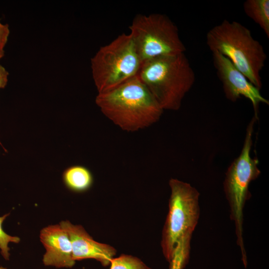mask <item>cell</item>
I'll return each instance as SVG.
<instances>
[{"instance_id": "1", "label": "cell", "mask_w": 269, "mask_h": 269, "mask_svg": "<svg viewBox=\"0 0 269 269\" xmlns=\"http://www.w3.org/2000/svg\"><path fill=\"white\" fill-rule=\"evenodd\" d=\"M95 102L106 117L127 132L150 126L159 120L163 111L137 75L99 93Z\"/></svg>"}, {"instance_id": "2", "label": "cell", "mask_w": 269, "mask_h": 269, "mask_svg": "<svg viewBox=\"0 0 269 269\" xmlns=\"http://www.w3.org/2000/svg\"><path fill=\"white\" fill-rule=\"evenodd\" d=\"M206 40L212 52L227 58L251 83L261 89V72L267 55L249 29L239 22L225 19L207 32Z\"/></svg>"}, {"instance_id": "3", "label": "cell", "mask_w": 269, "mask_h": 269, "mask_svg": "<svg viewBox=\"0 0 269 269\" xmlns=\"http://www.w3.org/2000/svg\"><path fill=\"white\" fill-rule=\"evenodd\" d=\"M137 75L163 110H178L195 81V73L184 53L145 61Z\"/></svg>"}, {"instance_id": "4", "label": "cell", "mask_w": 269, "mask_h": 269, "mask_svg": "<svg viewBox=\"0 0 269 269\" xmlns=\"http://www.w3.org/2000/svg\"><path fill=\"white\" fill-rule=\"evenodd\" d=\"M256 121L254 117L248 125L241 152L228 167L223 183L230 209V218L235 223L237 244L240 248L245 267L247 259L243 240V209L246 201L251 196L250 184L261 174L258 159L251 156L254 126Z\"/></svg>"}, {"instance_id": "5", "label": "cell", "mask_w": 269, "mask_h": 269, "mask_svg": "<svg viewBox=\"0 0 269 269\" xmlns=\"http://www.w3.org/2000/svg\"><path fill=\"white\" fill-rule=\"evenodd\" d=\"M141 64L130 33H123L101 47L91 59L92 76L98 93L136 76Z\"/></svg>"}, {"instance_id": "6", "label": "cell", "mask_w": 269, "mask_h": 269, "mask_svg": "<svg viewBox=\"0 0 269 269\" xmlns=\"http://www.w3.org/2000/svg\"><path fill=\"white\" fill-rule=\"evenodd\" d=\"M169 185V209L161 241L163 255L168 262L181 238L192 234L200 216L198 191L189 183L176 178H171Z\"/></svg>"}, {"instance_id": "7", "label": "cell", "mask_w": 269, "mask_h": 269, "mask_svg": "<svg viewBox=\"0 0 269 269\" xmlns=\"http://www.w3.org/2000/svg\"><path fill=\"white\" fill-rule=\"evenodd\" d=\"M141 63L152 58L184 53L176 25L166 15L137 14L129 26Z\"/></svg>"}, {"instance_id": "8", "label": "cell", "mask_w": 269, "mask_h": 269, "mask_svg": "<svg viewBox=\"0 0 269 269\" xmlns=\"http://www.w3.org/2000/svg\"><path fill=\"white\" fill-rule=\"evenodd\" d=\"M212 56L214 66L226 98L233 102L241 97L249 100L254 110V117L258 120L259 105H269V101L227 58L217 52H213Z\"/></svg>"}, {"instance_id": "9", "label": "cell", "mask_w": 269, "mask_h": 269, "mask_svg": "<svg viewBox=\"0 0 269 269\" xmlns=\"http://www.w3.org/2000/svg\"><path fill=\"white\" fill-rule=\"evenodd\" d=\"M59 225L69 236L75 261L91 259L104 267L110 265L117 253L115 248L94 240L81 225H74L68 220L60 222Z\"/></svg>"}, {"instance_id": "10", "label": "cell", "mask_w": 269, "mask_h": 269, "mask_svg": "<svg viewBox=\"0 0 269 269\" xmlns=\"http://www.w3.org/2000/svg\"><path fill=\"white\" fill-rule=\"evenodd\" d=\"M40 240L45 249L42 258L45 266L57 268H70L76 261L72 257V248L69 236L59 225L43 228L40 233Z\"/></svg>"}, {"instance_id": "11", "label": "cell", "mask_w": 269, "mask_h": 269, "mask_svg": "<svg viewBox=\"0 0 269 269\" xmlns=\"http://www.w3.org/2000/svg\"><path fill=\"white\" fill-rule=\"evenodd\" d=\"M62 177L65 186L75 192L87 191L93 183L92 173L87 167L82 165L69 167L63 172Z\"/></svg>"}, {"instance_id": "12", "label": "cell", "mask_w": 269, "mask_h": 269, "mask_svg": "<svg viewBox=\"0 0 269 269\" xmlns=\"http://www.w3.org/2000/svg\"><path fill=\"white\" fill-rule=\"evenodd\" d=\"M246 14L258 24L269 38V0H247L243 4Z\"/></svg>"}, {"instance_id": "13", "label": "cell", "mask_w": 269, "mask_h": 269, "mask_svg": "<svg viewBox=\"0 0 269 269\" xmlns=\"http://www.w3.org/2000/svg\"><path fill=\"white\" fill-rule=\"evenodd\" d=\"M192 235L186 234L178 241L169 262V269H184L189 259Z\"/></svg>"}, {"instance_id": "14", "label": "cell", "mask_w": 269, "mask_h": 269, "mask_svg": "<svg viewBox=\"0 0 269 269\" xmlns=\"http://www.w3.org/2000/svg\"><path fill=\"white\" fill-rule=\"evenodd\" d=\"M110 265V269H151L140 259L126 254L114 257Z\"/></svg>"}, {"instance_id": "15", "label": "cell", "mask_w": 269, "mask_h": 269, "mask_svg": "<svg viewBox=\"0 0 269 269\" xmlns=\"http://www.w3.org/2000/svg\"><path fill=\"white\" fill-rule=\"evenodd\" d=\"M9 213L3 215L0 217V254L3 258L6 260H8L10 256L9 251V248L8 247L9 243L11 242L18 244L20 241L18 237L12 236L6 233L2 228V224L4 220L8 217Z\"/></svg>"}, {"instance_id": "16", "label": "cell", "mask_w": 269, "mask_h": 269, "mask_svg": "<svg viewBox=\"0 0 269 269\" xmlns=\"http://www.w3.org/2000/svg\"><path fill=\"white\" fill-rule=\"evenodd\" d=\"M10 30L7 24H3L0 21V59L4 54V47L7 42Z\"/></svg>"}, {"instance_id": "17", "label": "cell", "mask_w": 269, "mask_h": 269, "mask_svg": "<svg viewBox=\"0 0 269 269\" xmlns=\"http://www.w3.org/2000/svg\"><path fill=\"white\" fill-rule=\"evenodd\" d=\"M8 72L5 68L0 64V89L4 88L8 81Z\"/></svg>"}, {"instance_id": "18", "label": "cell", "mask_w": 269, "mask_h": 269, "mask_svg": "<svg viewBox=\"0 0 269 269\" xmlns=\"http://www.w3.org/2000/svg\"><path fill=\"white\" fill-rule=\"evenodd\" d=\"M0 269H8L3 268L2 267H0Z\"/></svg>"}]
</instances>
